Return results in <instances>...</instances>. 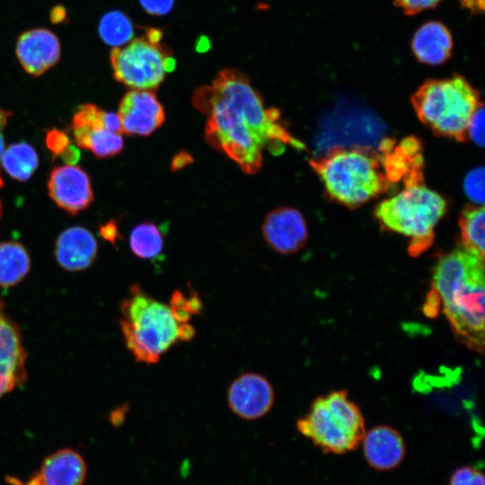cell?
<instances>
[{"mask_svg":"<svg viewBox=\"0 0 485 485\" xmlns=\"http://www.w3.org/2000/svg\"><path fill=\"white\" fill-rule=\"evenodd\" d=\"M274 390L269 381L258 373L238 375L227 389V402L231 410L246 420L265 416L274 403Z\"/></svg>","mask_w":485,"mask_h":485,"instance_id":"cell-9","label":"cell"},{"mask_svg":"<svg viewBox=\"0 0 485 485\" xmlns=\"http://www.w3.org/2000/svg\"><path fill=\"white\" fill-rule=\"evenodd\" d=\"M86 476V465L75 451L60 449L48 457L41 464L36 477L40 485H83Z\"/></svg>","mask_w":485,"mask_h":485,"instance_id":"cell-17","label":"cell"},{"mask_svg":"<svg viewBox=\"0 0 485 485\" xmlns=\"http://www.w3.org/2000/svg\"><path fill=\"white\" fill-rule=\"evenodd\" d=\"M296 427L323 453L333 454L353 451L366 432L363 415L345 391L315 399Z\"/></svg>","mask_w":485,"mask_h":485,"instance_id":"cell-7","label":"cell"},{"mask_svg":"<svg viewBox=\"0 0 485 485\" xmlns=\"http://www.w3.org/2000/svg\"><path fill=\"white\" fill-rule=\"evenodd\" d=\"M71 128L76 146L92 151L98 158L116 155L124 147V141L120 134L104 128L71 126Z\"/></svg>","mask_w":485,"mask_h":485,"instance_id":"cell-19","label":"cell"},{"mask_svg":"<svg viewBox=\"0 0 485 485\" xmlns=\"http://www.w3.org/2000/svg\"><path fill=\"white\" fill-rule=\"evenodd\" d=\"M191 101L207 118L206 141L245 173L260 170L265 148L275 154L286 145L304 148L284 127L278 110L266 109L250 79L236 69L221 70L210 84L196 88Z\"/></svg>","mask_w":485,"mask_h":485,"instance_id":"cell-1","label":"cell"},{"mask_svg":"<svg viewBox=\"0 0 485 485\" xmlns=\"http://www.w3.org/2000/svg\"><path fill=\"white\" fill-rule=\"evenodd\" d=\"M411 101L417 116L427 127L459 141L467 138L470 119L481 104L479 93L460 75L425 81Z\"/></svg>","mask_w":485,"mask_h":485,"instance_id":"cell-6","label":"cell"},{"mask_svg":"<svg viewBox=\"0 0 485 485\" xmlns=\"http://www.w3.org/2000/svg\"><path fill=\"white\" fill-rule=\"evenodd\" d=\"M143 9L153 15H165L172 9L174 0H139Z\"/></svg>","mask_w":485,"mask_h":485,"instance_id":"cell-31","label":"cell"},{"mask_svg":"<svg viewBox=\"0 0 485 485\" xmlns=\"http://www.w3.org/2000/svg\"><path fill=\"white\" fill-rule=\"evenodd\" d=\"M25 351L15 327L0 314V398L25 381Z\"/></svg>","mask_w":485,"mask_h":485,"instance_id":"cell-15","label":"cell"},{"mask_svg":"<svg viewBox=\"0 0 485 485\" xmlns=\"http://www.w3.org/2000/svg\"><path fill=\"white\" fill-rule=\"evenodd\" d=\"M484 107L481 104L472 114L467 128V137L480 146H484Z\"/></svg>","mask_w":485,"mask_h":485,"instance_id":"cell-29","label":"cell"},{"mask_svg":"<svg viewBox=\"0 0 485 485\" xmlns=\"http://www.w3.org/2000/svg\"><path fill=\"white\" fill-rule=\"evenodd\" d=\"M463 248L484 258L485 208L483 206L466 207L459 219Z\"/></svg>","mask_w":485,"mask_h":485,"instance_id":"cell-23","label":"cell"},{"mask_svg":"<svg viewBox=\"0 0 485 485\" xmlns=\"http://www.w3.org/2000/svg\"><path fill=\"white\" fill-rule=\"evenodd\" d=\"M164 237L162 226L153 222H143L131 231L129 247L137 258L154 262L162 259Z\"/></svg>","mask_w":485,"mask_h":485,"instance_id":"cell-21","label":"cell"},{"mask_svg":"<svg viewBox=\"0 0 485 485\" xmlns=\"http://www.w3.org/2000/svg\"><path fill=\"white\" fill-rule=\"evenodd\" d=\"M98 31L104 43L118 48L128 43L134 35L130 19L120 11H110L100 20Z\"/></svg>","mask_w":485,"mask_h":485,"instance_id":"cell-24","label":"cell"},{"mask_svg":"<svg viewBox=\"0 0 485 485\" xmlns=\"http://www.w3.org/2000/svg\"><path fill=\"white\" fill-rule=\"evenodd\" d=\"M6 479H7V482H8L9 485H40V481H39V480H38V478L36 476H34L26 484L22 483L19 480H17L15 478H13V477H8Z\"/></svg>","mask_w":485,"mask_h":485,"instance_id":"cell-37","label":"cell"},{"mask_svg":"<svg viewBox=\"0 0 485 485\" xmlns=\"http://www.w3.org/2000/svg\"><path fill=\"white\" fill-rule=\"evenodd\" d=\"M261 232L267 243L282 254L298 251L307 240L304 218L293 207H278L270 211L262 223Z\"/></svg>","mask_w":485,"mask_h":485,"instance_id":"cell-12","label":"cell"},{"mask_svg":"<svg viewBox=\"0 0 485 485\" xmlns=\"http://www.w3.org/2000/svg\"><path fill=\"white\" fill-rule=\"evenodd\" d=\"M12 116V111L5 110L0 108V163L2 161V156L4 154V129L8 121V119ZM4 183L0 176V189L3 187Z\"/></svg>","mask_w":485,"mask_h":485,"instance_id":"cell-33","label":"cell"},{"mask_svg":"<svg viewBox=\"0 0 485 485\" xmlns=\"http://www.w3.org/2000/svg\"><path fill=\"white\" fill-rule=\"evenodd\" d=\"M440 0H394V4L401 7L407 15L435 7Z\"/></svg>","mask_w":485,"mask_h":485,"instance_id":"cell-30","label":"cell"},{"mask_svg":"<svg viewBox=\"0 0 485 485\" xmlns=\"http://www.w3.org/2000/svg\"><path fill=\"white\" fill-rule=\"evenodd\" d=\"M15 53L22 68L28 74L39 76L58 62L61 47L54 32L37 28L28 30L19 36Z\"/></svg>","mask_w":485,"mask_h":485,"instance_id":"cell-13","label":"cell"},{"mask_svg":"<svg viewBox=\"0 0 485 485\" xmlns=\"http://www.w3.org/2000/svg\"><path fill=\"white\" fill-rule=\"evenodd\" d=\"M484 168L476 167L469 172L463 180L466 196L480 206H483L484 203Z\"/></svg>","mask_w":485,"mask_h":485,"instance_id":"cell-26","label":"cell"},{"mask_svg":"<svg viewBox=\"0 0 485 485\" xmlns=\"http://www.w3.org/2000/svg\"><path fill=\"white\" fill-rule=\"evenodd\" d=\"M48 190L52 200L71 215L86 209L93 200L89 175L74 164L54 168L48 181Z\"/></svg>","mask_w":485,"mask_h":485,"instance_id":"cell-11","label":"cell"},{"mask_svg":"<svg viewBox=\"0 0 485 485\" xmlns=\"http://www.w3.org/2000/svg\"><path fill=\"white\" fill-rule=\"evenodd\" d=\"M101 234L105 239L112 242H114L119 235L116 224L111 222L108 223L101 228Z\"/></svg>","mask_w":485,"mask_h":485,"instance_id":"cell-35","label":"cell"},{"mask_svg":"<svg viewBox=\"0 0 485 485\" xmlns=\"http://www.w3.org/2000/svg\"><path fill=\"white\" fill-rule=\"evenodd\" d=\"M118 115L122 134L147 137L165 120V112L154 91L131 90L121 99Z\"/></svg>","mask_w":485,"mask_h":485,"instance_id":"cell-10","label":"cell"},{"mask_svg":"<svg viewBox=\"0 0 485 485\" xmlns=\"http://www.w3.org/2000/svg\"><path fill=\"white\" fill-rule=\"evenodd\" d=\"M433 288L456 337L472 349L484 345V258L458 249L436 262Z\"/></svg>","mask_w":485,"mask_h":485,"instance_id":"cell-2","label":"cell"},{"mask_svg":"<svg viewBox=\"0 0 485 485\" xmlns=\"http://www.w3.org/2000/svg\"><path fill=\"white\" fill-rule=\"evenodd\" d=\"M192 161V158L190 154L186 152L179 153L172 162V169L177 171L183 168L184 166L190 164Z\"/></svg>","mask_w":485,"mask_h":485,"instance_id":"cell-34","label":"cell"},{"mask_svg":"<svg viewBox=\"0 0 485 485\" xmlns=\"http://www.w3.org/2000/svg\"><path fill=\"white\" fill-rule=\"evenodd\" d=\"M66 16V10L60 6L53 8L50 13V19L52 22L54 23L63 22Z\"/></svg>","mask_w":485,"mask_h":485,"instance_id":"cell-36","label":"cell"},{"mask_svg":"<svg viewBox=\"0 0 485 485\" xmlns=\"http://www.w3.org/2000/svg\"><path fill=\"white\" fill-rule=\"evenodd\" d=\"M5 172L14 180L28 181L39 165L35 149L28 143H14L7 147L2 156Z\"/></svg>","mask_w":485,"mask_h":485,"instance_id":"cell-22","label":"cell"},{"mask_svg":"<svg viewBox=\"0 0 485 485\" xmlns=\"http://www.w3.org/2000/svg\"><path fill=\"white\" fill-rule=\"evenodd\" d=\"M97 250V242L89 230L82 226H72L58 235L55 245V257L65 269L77 271L92 265Z\"/></svg>","mask_w":485,"mask_h":485,"instance_id":"cell-16","label":"cell"},{"mask_svg":"<svg viewBox=\"0 0 485 485\" xmlns=\"http://www.w3.org/2000/svg\"><path fill=\"white\" fill-rule=\"evenodd\" d=\"M110 60L114 78L132 90L154 91L175 67L168 49L146 35L113 48Z\"/></svg>","mask_w":485,"mask_h":485,"instance_id":"cell-8","label":"cell"},{"mask_svg":"<svg viewBox=\"0 0 485 485\" xmlns=\"http://www.w3.org/2000/svg\"><path fill=\"white\" fill-rule=\"evenodd\" d=\"M46 145L54 158H61L73 144L66 133L59 129H51L46 136Z\"/></svg>","mask_w":485,"mask_h":485,"instance_id":"cell-28","label":"cell"},{"mask_svg":"<svg viewBox=\"0 0 485 485\" xmlns=\"http://www.w3.org/2000/svg\"><path fill=\"white\" fill-rule=\"evenodd\" d=\"M461 2L463 7L470 9L472 13H474L475 11L479 12L478 0H461Z\"/></svg>","mask_w":485,"mask_h":485,"instance_id":"cell-38","label":"cell"},{"mask_svg":"<svg viewBox=\"0 0 485 485\" xmlns=\"http://www.w3.org/2000/svg\"><path fill=\"white\" fill-rule=\"evenodd\" d=\"M411 48L416 58L427 65H440L451 56L453 39L448 29L439 22H428L415 32Z\"/></svg>","mask_w":485,"mask_h":485,"instance_id":"cell-18","label":"cell"},{"mask_svg":"<svg viewBox=\"0 0 485 485\" xmlns=\"http://www.w3.org/2000/svg\"><path fill=\"white\" fill-rule=\"evenodd\" d=\"M1 216H2V204L0 202V217H1Z\"/></svg>","mask_w":485,"mask_h":485,"instance_id":"cell-39","label":"cell"},{"mask_svg":"<svg viewBox=\"0 0 485 485\" xmlns=\"http://www.w3.org/2000/svg\"><path fill=\"white\" fill-rule=\"evenodd\" d=\"M168 305L179 323L190 322L192 315L199 313L202 309V303L198 294L192 290L189 295H185L176 289Z\"/></svg>","mask_w":485,"mask_h":485,"instance_id":"cell-25","label":"cell"},{"mask_svg":"<svg viewBox=\"0 0 485 485\" xmlns=\"http://www.w3.org/2000/svg\"><path fill=\"white\" fill-rule=\"evenodd\" d=\"M448 485H485V478L478 467L466 465L452 473Z\"/></svg>","mask_w":485,"mask_h":485,"instance_id":"cell-27","label":"cell"},{"mask_svg":"<svg viewBox=\"0 0 485 485\" xmlns=\"http://www.w3.org/2000/svg\"><path fill=\"white\" fill-rule=\"evenodd\" d=\"M30 268V256L21 243H0V287H10L16 285L28 274Z\"/></svg>","mask_w":485,"mask_h":485,"instance_id":"cell-20","label":"cell"},{"mask_svg":"<svg viewBox=\"0 0 485 485\" xmlns=\"http://www.w3.org/2000/svg\"><path fill=\"white\" fill-rule=\"evenodd\" d=\"M441 306L438 294L433 288L428 295V299L424 306V311L428 316H436Z\"/></svg>","mask_w":485,"mask_h":485,"instance_id":"cell-32","label":"cell"},{"mask_svg":"<svg viewBox=\"0 0 485 485\" xmlns=\"http://www.w3.org/2000/svg\"><path fill=\"white\" fill-rule=\"evenodd\" d=\"M310 165L328 194L347 207H357L384 192L388 179L370 152L358 148H334L313 159Z\"/></svg>","mask_w":485,"mask_h":485,"instance_id":"cell-4","label":"cell"},{"mask_svg":"<svg viewBox=\"0 0 485 485\" xmlns=\"http://www.w3.org/2000/svg\"><path fill=\"white\" fill-rule=\"evenodd\" d=\"M446 210L445 200L416 181L379 203L375 216L384 228L409 238L408 251L418 256L433 243L434 230Z\"/></svg>","mask_w":485,"mask_h":485,"instance_id":"cell-5","label":"cell"},{"mask_svg":"<svg viewBox=\"0 0 485 485\" xmlns=\"http://www.w3.org/2000/svg\"><path fill=\"white\" fill-rule=\"evenodd\" d=\"M120 329L137 362L153 365L181 341L180 325L168 304L134 285L120 304Z\"/></svg>","mask_w":485,"mask_h":485,"instance_id":"cell-3","label":"cell"},{"mask_svg":"<svg viewBox=\"0 0 485 485\" xmlns=\"http://www.w3.org/2000/svg\"><path fill=\"white\" fill-rule=\"evenodd\" d=\"M363 454L367 464L375 471L388 472L397 468L406 455L401 434L387 425H378L365 432Z\"/></svg>","mask_w":485,"mask_h":485,"instance_id":"cell-14","label":"cell"}]
</instances>
